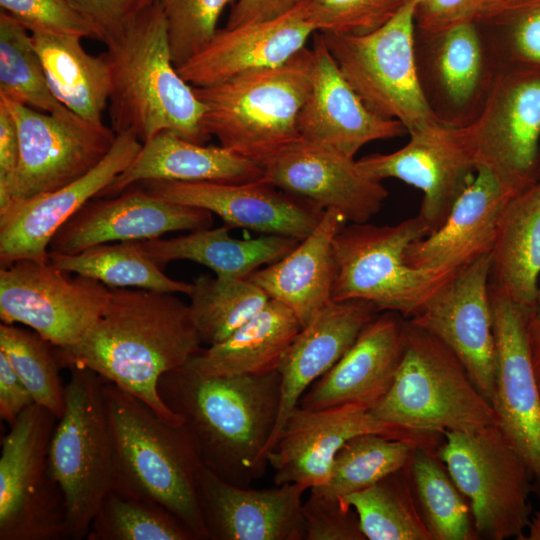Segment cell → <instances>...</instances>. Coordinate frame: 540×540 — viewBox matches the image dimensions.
<instances>
[{"label":"cell","instance_id":"19","mask_svg":"<svg viewBox=\"0 0 540 540\" xmlns=\"http://www.w3.org/2000/svg\"><path fill=\"white\" fill-rule=\"evenodd\" d=\"M142 142L131 130L117 134L107 155L88 173L54 191L13 201L0 209V265L49 261L58 229L88 201L100 196L132 162Z\"/></svg>","mask_w":540,"mask_h":540},{"label":"cell","instance_id":"12","mask_svg":"<svg viewBox=\"0 0 540 540\" xmlns=\"http://www.w3.org/2000/svg\"><path fill=\"white\" fill-rule=\"evenodd\" d=\"M476 166L522 191L539 181L540 67L506 60L465 124Z\"/></svg>","mask_w":540,"mask_h":540},{"label":"cell","instance_id":"4","mask_svg":"<svg viewBox=\"0 0 540 540\" xmlns=\"http://www.w3.org/2000/svg\"><path fill=\"white\" fill-rule=\"evenodd\" d=\"M103 391L114 445L112 488L161 505L196 540H208L199 491L203 464L183 424L167 423L142 400L104 378Z\"/></svg>","mask_w":540,"mask_h":540},{"label":"cell","instance_id":"52","mask_svg":"<svg viewBox=\"0 0 540 540\" xmlns=\"http://www.w3.org/2000/svg\"><path fill=\"white\" fill-rule=\"evenodd\" d=\"M303 0H236L227 19L226 28L270 20L298 6Z\"/></svg>","mask_w":540,"mask_h":540},{"label":"cell","instance_id":"41","mask_svg":"<svg viewBox=\"0 0 540 540\" xmlns=\"http://www.w3.org/2000/svg\"><path fill=\"white\" fill-rule=\"evenodd\" d=\"M86 540H196L159 504L112 488L90 524Z\"/></svg>","mask_w":540,"mask_h":540},{"label":"cell","instance_id":"40","mask_svg":"<svg viewBox=\"0 0 540 540\" xmlns=\"http://www.w3.org/2000/svg\"><path fill=\"white\" fill-rule=\"evenodd\" d=\"M0 97L55 116H75L52 93L29 30L2 10Z\"/></svg>","mask_w":540,"mask_h":540},{"label":"cell","instance_id":"51","mask_svg":"<svg viewBox=\"0 0 540 540\" xmlns=\"http://www.w3.org/2000/svg\"><path fill=\"white\" fill-rule=\"evenodd\" d=\"M35 403L5 354L0 351V417L12 425L19 415Z\"/></svg>","mask_w":540,"mask_h":540},{"label":"cell","instance_id":"1","mask_svg":"<svg viewBox=\"0 0 540 540\" xmlns=\"http://www.w3.org/2000/svg\"><path fill=\"white\" fill-rule=\"evenodd\" d=\"M189 305L175 293L110 288L96 322L72 346L55 347L62 368H87L130 392L164 421L182 425L158 383L202 349Z\"/></svg>","mask_w":540,"mask_h":540},{"label":"cell","instance_id":"46","mask_svg":"<svg viewBox=\"0 0 540 540\" xmlns=\"http://www.w3.org/2000/svg\"><path fill=\"white\" fill-rule=\"evenodd\" d=\"M0 6L29 31L93 38L90 27L68 0H0Z\"/></svg>","mask_w":540,"mask_h":540},{"label":"cell","instance_id":"57","mask_svg":"<svg viewBox=\"0 0 540 540\" xmlns=\"http://www.w3.org/2000/svg\"><path fill=\"white\" fill-rule=\"evenodd\" d=\"M539 181H540V165H539Z\"/></svg>","mask_w":540,"mask_h":540},{"label":"cell","instance_id":"53","mask_svg":"<svg viewBox=\"0 0 540 540\" xmlns=\"http://www.w3.org/2000/svg\"><path fill=\"white\" fill-rule=\"evenodd\" d=\"M19 153L20 142L15 119L0 100V192L6 190L16 171Z\"/></svg>","mask_w":540,"mask_h":540},{"label":"cell","instance_id":"33","mask_svg":"<svg viewBox=\"0 0 540 540\" xmlns=\"http://www.w3.org/2000/svg\"><path fill=\"white\" fill-rule=\"evenodd\" d=\"M540 282V181L513 196L501 216L491 252L490 283L535 308Z\"/></svg>","mask_w":540,"mask_h":540},{"label":"cell","instance_id":"30","mask_svg":"<svg viewBox=\"0 0 540 540\" xmlns=\"http://www.w3.org/2000/svg\"><path fill=\"white\" fill-rule=\"evenodd\" d=\"M336 209H326L313 231L288 254L254 271L247 278L289 309L302 327L332 301L333 242L346 225Z\"/></svg>","mask_w":540,"mask_h":540},{"label":"cell","instance_id":"56","mask_svg":"<svg viewBox=\"0 0 540 540\" xmlns=\"http://www.w3.org/2000/svg\"><path fill=\"white\" fill-rule=\"evenodd\" d=\"M534 317L537 321L540 322V282H539L538 296H537V301H536V306H535V311H534Z\"/></svg>","mask_w":540,"mask_h":540},{"label":"cell","instance_id":"37","mask_svg":"<svg viewBox=\"0 0 540 540\" xmlns=\"http://www.w3.org/2000/svg\"><path fill=\"white\" fill-rule=\"evenodd\" d=\"M410 479L433 540L478 539L470 504L437 449L418 447L409 464Z\"/></svg>","mask_w":540,"mask_h":540},{"label":"cell","instance_id":"42","mask_svg":"<svg viewBox=\"0 0 540 540\" xmlns=\"http://www.w3.org/2000/svg\"><path fill=\"white\" fill-rule=\"evenodd\" d=\"M0 351L31 393L36 404L59 419L65 410V385L55 347L34 330L1 323Z\"/></svg>","mask_w":540,"mask_h":540},{"label":"cell","instance_id":"54","mask_svg":"<svg viewBox=\"0 0 540 540\" xmlns=\"http://www.w3.org/2000/svg\"><path fill=\"white\" fill-rule=\"evenodd\" d=\"M528 339L533 371L540 395V322L535 319L534 313L528 326Z\"/></svg>","mask_w":540,"mask_h":540},{"label":"cell","instance_id":"6","mask_svg":"<svg viewBox=\"0 0 540 540\" xmlns=\"http://www.w3.org/2000/svg\"><path fill=\"white\" fill-rule=\"evenodd\" d=\"M370 411L381 421L426 434L467 432L496 424L492 405L458 357L408 319L393 383Z\"/></svg>","mask_w":540,"mask_h":540},{"label":"cell","instance_id":"48","mask_svg":"<svg viewBox=\"0 0 540 540\" xmlns=\"http://www.w3.org/2000/svg\"><path fill=\"white\" fill-rule=\"evenodd\" d=\"M105 45L120 36L156 0H68Z\"/></svg>","mask_w":540,"mask_h":540},{"label":"cell","instance_id":"22","mask_svg":"<svg viewBox=\"0 0 540 540\" xmlns=\"http://www.w3.org/2000/svg\"><path fill=\"white\" fill-rule=\"evenodd\" d=\"M263 179L283 191L336 209L347 222L364 223L383 207L389 192L357 160L338 150L300 139L262 165Z\"/></svg>","mask_w":540,"mask_h":540},{"label":"cell","instance_id":"21","mask_svg":"<svg viewBox=\"0 0 540 540\" xmlns=\"http://www.w3.org/2000/svg\"><path fill=\"white\" fill-rule=\"evenodd\" d=\"M212 225L211 212L164 201L133 185L118 195L88 201L58 229L49 253L76 254L99 244L152 240Z\"/></svg>","mask_w":540,"mask_h":540},{"label":"cell","instance_id":"9","mask_svg":"<svg viewBox=\"0 0 540 540\" xmlns=\"http://www.w3.org/2000/svg\"><path fill=\"white\" fill-rule=\"evenodd\" d=\"M65 410L49 446V461L64 494L68 539H85L114 481V445L103 378L87 368L70 369Z\"/></svg>","mask_w":540,"mask_h":540},{"label":"cell","instance_id":"24","mask_svg":"<svg viewBox=\"0 0 540 540\" xmlns=\"http://www.w3.org/2000/svg\"><path fill=\"white\" fill-rule=\"evenodd\" d=\"M312 51L311 89L297 122L301 139L354 158L370 142L407 133L398 120L366 107L340 72L320 32L313 34Z\"/></svg>","mask_w":540,"mask_h":540},{"label":"cell","instance_id":"26","mask_svg":"<svg viewBox=\"0 0 540 540\" xmlns=\"http://www.w3.org/2000/svg\"><path fill=\"white\" fill-rule=\"evenodd\" d=\"M405 318L383 311L303 394L298 405L323 409L348 403L375 408L390 389L405 345Z\"/></svg>","mask_w":540,"mask_h":540},{"label":"cell","instance_id":"17","mask_svg":"<svg viewBox=\"0 0 540 540\" xmlns=\"http://www.w3.org/2000/svg\"><path fill=\"white\" fill-rule=\"evenodd\" d=\"M409 142L387 153L357 160L370 178H395L419 189V216L430 233L446 220L453 204L476 170L465 125L443 122L410 134Z\"/></svg>","mask_w":540,"mask_h":540},{"label":"cell","instance_id":"49","mask_svg":"<svg viewBox=\"0 0 540 540\" xmlns=\"http://www.w3.org/2000/svg\"><path fill=\"white\" fill-rule=\"evenodd\" d=\"M496 0H418L416 28L432 38L460 23L485 24Z\"/></svg>","mask_w":540,"mask_h":540},{"label":"cell","instance_id":"8","mask_svg":"<svg viewBox=\"0 0 540 540\" xmlns=\"http://www.w3.org/2000/svg\"><path fill=\"white\" fill-rule=\"evenodd\" d=\"M410 0L381 27L360 35L322 33L340 72L366 107L398 120L414 134L445 122L432 108L415 57V12Z\"/></svg>","mask_w":540,"mask_h":540},{"label":"cell","instance_id":"39","mask_svg":"<svg viewBox=\"0 0 540 540\" xmlns=\"http://www.w3.org/2000/svg\"><path fill=\"white\" fill-rule=\"evenodd\" d=\"M191 284L190 314L202 343L207 346L228 338L270 300L248 278L200 275Z\"/></svg>","mask_w":540,"mask_h":540},{"label":"cell","instance_id":"23","mask_svg":"<svg viewBox=\"0 0 540 540\" xmlns=\"http://www.w3.org/2000/svg\"><path fill=\"white\" fill-rule=\"evenodd\" d=\"M519 192L489 168L477 165L445 222L409 246L407 263L427 271L458 273L491 254L503 211Z\"/></svg>","mask_w":540,"mask_h":540},{"label":"cell","instance_id":"20","mask_svg":"<svg viewBox=\"0 0 540 540\" xmlns=\"http://www.w3.org/2000/svg\"><path fill=\"white\" fill-rule=\"evenodd\" d=\"M164 201L205 209L230 228L302 240L321 220L325 210L306 198L283 191L263 178L246 183L142 182Z\"/></svg>","mask_w":540,"mask_h":540},{"label":"cell","instance_id":"10","mask_svg":"<svg viewBox=\"0 0 540 540\" xmlns=\"http://www.w3.org/2000/svg\"><path fill=\"white\" fill-rule=\"evenodd\" d=\"M443 436L437 455L470 504L478 539H523L533 477L498 426Z\"/></svg>","mask_w":540,"mask_h":540},{"label":"cell","instance_id":"5","mask_svg":"<svg viewBox=\"0 0 540 540\" xmlns=\"http://www.w3.org/2000/svg\"><path fill=\"white\" fill-rule=\"evenodd\" d=\"M312 49L286 62L193 87L205 107L203 128L220 146L262 165L300 140L297 122L311 89Z\"/></svg>","mask_w":540,"mask_h":540},{"label":"cell","instance_id":"35","mask_svg":"<svg viewBox=\"0 0 540 540\" xmlns=\"http://www.w3.org/2000/svg\"><path fill=\"white\" fill-rule=\"evenodd\" d=\"M340 500L368 540H433L412 487L409 465Z\"/></svg>","mask_w":540,"mask_h":540},{"label":"cell","instance_id":"3","mask_svg":"<svg viewBox=\"0 0 540 540\" xmlns=\"http://www.w3.org/2000/svg\"><path fill=\"white\" fill-rule=\"evenodd\" d=\"M112 83L111 128L134 132L143 143L161 131L204 144L205 107L173 64L160 0L147 8L100 54Z\"/></svg>","mask_w":540,"mask_h":540},{"label":"cell","instance_id":"11","mask_svg":"<svg viewBox=\"0 0 540 540\" xmlns=\"http://www.w3.org/2000/svg\"><path fill=\"white\" fill-rule=\"evenodd\" d=\"M57 421L34 403L2 437L0 540L68 539L65 498L49 461Z\"/></svg>","mask_w":540,"mask_h":540},{"label":"cell","instance_id":"43","mask_svg":"<svg viewBox=\"0 0 540 540\" xmlns=\"http://www.w3.org/2000/svg\"><path fill=\"white\" fill-rule=\"evenodd\" d=\"M441 88L451 104H469L482 85L484 56L478 25L460 23L430 38Z\"/></svg>","mask_w":540,"mask_h":540},{"label":"cell","instance_id":"50","mask_svg":"<svg viewBox=\"0 0 540 540\" xmlns=\"http://www.w3.org/2000/svg\"><path fill=\"white\" fill-rule=\"evenodd\" d=\"M505 33L507 60L540 67V0H529L496 26Z\"/></svg>","mask_w":540,"mask_h":540},{"label":"cell","instance_id":"27","mask_svg":"<svg viewBox=\"0 0 540 540\" xmlns=\"http://www.w3.org/2000/svg\"><path fill=\"white\" fill-rule=\"evenodd\" d=\"M315 32L300 3L270 20L218 29L209 44L177 70L193 87L211 86L286 62L305 48Z\"/></svg>","mask_w":540,"mask_h":540},{"label":"cell","instance_id":"18","mask_svg":"<svg viewBox=\"0 0 540 540\" xmlns=\"http://www.w3.org/2000/svg\"><path fill=\"white\" fill-rule=\"evenodd\" d=\"M490 272L491 254H487L458 272L408 320L438 338L458 357L491 404L496 343Z\"/></svg>","mask_w":540,"mask_h":540},{"label":"cell","instance_id":"45","mask_svg":"<svg viewBox=\"0 0 540 540\" xmlns=\"http://www.w3.org/2000/svg\"><path fill=\"white\" fill-rule=\"evenodd\" d=\"M410 0H303L316 32L360 35L392 19Z\"/></svg>","mask_w":540,"mask_h":540},{"label":"cell","instance_id":"29","mask_svg":"<svg viewBox=\"0 0 540 540\" xmlns=\"http://www.w3.org/2000/svg\"><path fill=\"white\" fill-rule=\"evenodd\" d=\"M263 178V168L222 146H204L171 131H161L142 147L97 197H111L138 183L163 180L246 183Z\"/></svg>","mask_w":540,"mask_h":540},{"label":"cell","instance_id":"44","mask_svg":"<svg viewBox=\"0 0 540 540\" xmlns=\"http://www.w3.org/2000/svg\"><path fill=\"white\" fill-rule=\"evenodd\" d=\"M167 36L176 68L192 58L213 39L222 12L236 0H160Z\"/></svg>","mask_w":540,"mask_h":540},{"label":"cell","instance_id":"13","mask_svg":"<svg viewBox=\"0 0 540 540\" xmlns=\"http://www.w3.org/2000/svg\"><path fill=\"white\" fill-rule=\"evenodd\" d=\"M15 119L20 142L16 171L0 209L13 201L57 190L92 170L110 151L117 134L75 115L60 117L0 97Z\"/></svg>","mask_w":540,"mask_h":540},{"label":"cell","instance_id":"2","mask_svg":"<svg viewBox=\"0 0 540 540\" xmlns=\"http://www.w3.org/2000/svg\"><path fill=\"white\" fill-rule=\"evenodd\" d=\"M158 391L182 418L202 464L249 487L265 472L280 404V375L208 376L185 366L164 374Z\"/></svg>","mask_w":540,"mask_h":540},{"label":"cell","instance_id":"14","mask_svg":"<svg viewBox=\"0 0 540 540\" xmlns=\"http://www.w3.org/2000/svg\"><path fill=\"white\" fill-rule=\"evenodd\" d=\"M50 261L23 259L0 268V319L28 326L57 348L77 343L104 310L110 287Z\"/></svg>","mask_w":540,"mask_h":540},{"label":"cell","instance_id":"15","mask_svg":"<svg viewBox=\"0 0 540 540\" xmlns=\"http://www.w3.org/2000/svg\"><path fill=\"white\" fill-rule=\"evenodd\" d=\"M370 410L359 403L323 409L297 405L267 455L275 485L294 483L306 490L324 485L337 452L349 439L363 433L411 439L432 449L440 446L439 435L386 423L374 417Z\"/></svg>","mask_w":540,"mask_h":540},{"label":"cell","instance_id":"34","mask_svg":"<svg viewBox=\"0 0 540 540\" xmlns=\"http://www.w3.org/2000/svg\"><path fill=\"white\" fill-rule=\"evenodd\" d=\"M29 32L54 96L83 120L103 124L112 83L101 55L88 53L77 36Z\"/></svg>","mask_w":540,"mask_h":540},{"label":"cell","instance_id":"31","mask_svg":"<svg viewBox=\"0 0 540 540\" xmlns=\"http://www.w3.org/2000/svg\"><path fill=\"white\" fill-rule=\"evenodd\" d=\"M230 227L202 228L174 238L131 241L157 265L189 260L204 265L218 277L247 278L259 268L278 261L301 240L282 235L238 239Z\"/></svg>","mask_w":540,"mask_h":540},{"label":"cell","instance_id":"32","mask_svg":"<svg viewBox=\"0 0 540 540\" xmlns=\"http://www.w3.org/2000/svg\"><path fill=\"white\" fill-rule=\"evenodd\" d=\"M302 325L284 304L270 299L222 342L202 348L184 366L208 376L264 375L274 371Z\"/></svg>","mask_w":540,"mask_h":540},{"label":"cell","instance_id":"28","mask_svg":"<svg viewBox=\"0 0 540 540\" xmlns=\"http://www.w3.org/2000/svg\"><path fill=\"white\" fill-rule=\"evenodd\" d=\"M378 312L372 303L364 300H332L301 328L277 368L279 413L266 447V458L303 394L337 363Z\"/></svg>","mask_w":540,"mask_h":540},{"label":"cell","instance_id":"38","mask_svg":"<svg viewBox=\"0 0 540 540\" xmlns=\"http://www.w3.org/2000/svg\"><path fill=\"white\" fill-rule=\"evenodd\" d=\"M418 447L425 446L378 433L356 435L337 452L327 482L310 491L340 499L363 490L407 467Z\"/></svg>","mask_w":540,"mask_h":540},{"label":"cell","instance_id":"7","mask_svg":"<svg viewBox=\"0 0 540 540\" xmlns=\"http://www.w3.org/2000/svg\"><path fill=\"white\" fill-rule=\"evenodd\" d=\"M429 234L419 215L395 225H345L333 242L331 299L364 300L378 311L412 318L457 274L427 271L407 263L409 246Z\"/></svg>","mask_w":540,"mask_h":540},{"label":"cell","instance_id":"36","mask_svg":"<svg viewBox=\"0 0 540 540\" xmlns=\"http://www.w3.org/2000/svg\"><path fill=\"white\" fill-rule=\"evenodd\" d=\"M55 267L96 279L110 288H137L188 295L192 284L175 280L130 242L104 243L76 254L49 253Z\"/></svg>","mask_w":540,"mask_h":540},{"label":"cell","instance_id":"16","mask_svg":"<svg viewBox=\"0 0 540 540\" xmlns=\"http://www.w3.org/2000/svg\"><path fill=\"white\" fill-rule=\"evenodd\" d=\"M496 343L491 401L496 425L533 478L540 477V395L533 371L528 326L535 308L489 283Z\"/></svg>","mask_w":540,"mask_h":540},{"label":"cell","instance_id":"25","mask_svg":"<svg viewBox=\"0 0 540 540\" xmlns=\"http://www.w3.org/2000/svg\"><path fill=\"white\" fill-rule=\"evenodd\" d=\"M199 491L208 540H304L306 489L298 484L239 487L203 465Z\"/></svg>","mask_w":540,"mask_h":540},{"label":"cell","instance_id":"55","mask_svg":"<svg viewBox=\"0 0 540 540\" xmlns=\"http://www.w3.org/2000/svg\"><path fill=\"white\" fill-rule=\"evenodd\" d=\"M533 484H532V493H534L539 501L540 504V477L533 478ZM540 515V512H538Z\"/></svg>","mask_w":540,"mask_h":540},{"label":"cell","instance_id":"47","mask_svg":"<svg viewBox=\"0 0 540 540\" xmlns=\"http://www.w3.org/2000/svg\"><path fill=\"white\" fill-rule=\"evenodd\" d=\"M302 517L304 540H366L356 511L338 498L310 491Z\"/></svg>","mask_w":540,"mask_h":540}]
</instances>
